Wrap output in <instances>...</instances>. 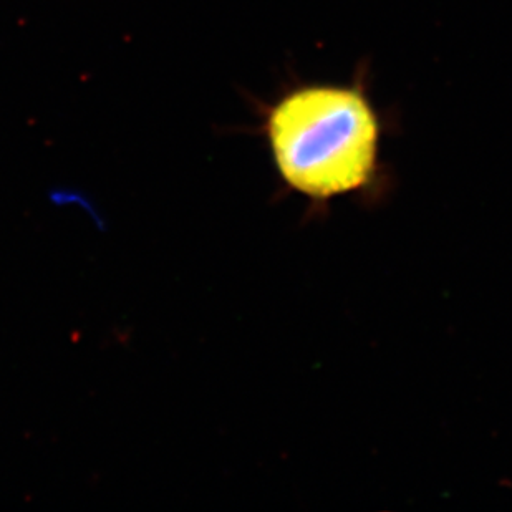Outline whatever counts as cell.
<instances>
[{"mask_svg":"<svg viewBox=\"0 0 512 512\" xmlns=\"http://www.w3.org/2000/svg\"><path fill=\"white\" fill-rule=\"evenodd\" d=\"M262 131L282 183L317 206L367 191L380 173L382 116L362 80L290 87Z\"/></svg>","mask_w":512,"mask_h":512,"instance_id":"1","label":"cell"}]
</instances>
